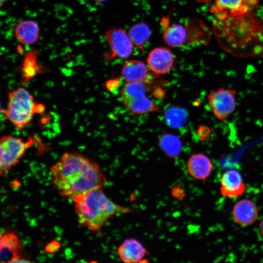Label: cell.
<instances>
[{
  "mask_svg": "<svg viewBox=\"0 0 263 263\" xmlns=\"http://www.w3.org/2000/svg\"><path fill=\"white\" fill-rule=\"evenodd\" d=\"M51 182L63 197L71 198L102 188L106 179L99 165L76 152H65L50 168Z\"/></svg>",
  "mask_w": 263,
  "mask_h": 263,
  "instance_id": "6da1fadb",
  "label": "cell"
},
{
  "mask_svg": "<svg viewBox=\"0 0 263 263\" xmlns=\"http://www.w3.org/2000/svg\"><path fill=\"white\" fill-rule=\"evenodd\" d=\"M72 200L78 223L93 232L99 230L113 216L131 210L130 207L118 205L109 199L102 188L93 189Z\"/></svg>",
  "mask_w": 263,
  "mask_h": 263,
  "instance_id": "7a4b0ae2",
  "label": "cell"
},
{
  "mask_svg": "<svg viewBox=\"0 0 263 263\" xmlns=\"http://www.w3.org/2000/svg\"><path fill=\"white\" fill-rule=\"evenodd\" d=\"M44 110V106L37 103L28 90L19 87L8 93L7 104L2 112L6 119L21 130L31 122L35 114Z\"/></svg>",
  "mask_w": 263,
  "mask_h": 263,
  "instance_id": "3957f363",
  "label": "cell"
},
{
  "mask_svg": "<svg viewBox=\"0 0 263 263\" xmlns=\"http://www.w3.org/2000/svg\"><path fill=\"white\" fill-rule=\"evenodd\" d=\"M32 144L13 135H4L0 141V174L6 175L16 166Z\"/></svg>",
  "mask_w": 263,
  "mask_h": 263,
  "instance_id": "277c9868",
  "label": "cell"
},
{
  "mask_svg": "<svg viewBox=\"0 0 263 263\" xmlns=\"http://www.w3.org/2000/svg\"><path fill=\"white\" fill-rule=\"evenodd\" d=\"M164 27L163 37L165 42L172 47H179L193 44H205L207 42V34L202 31L193 30L192 27L180 24H168V19L162 22Z\"/></svg>",
  "mask_w": 263,
  "mask_h": 263,
  "instance_id": "5b68a950",
  "label": "cell"
},
{
  "mask_svg": "<svg viewBox=\"0 0 263 263\" xmlns=\"http://www.w3.org/2000/svg\"><path fill=\"white\" fill-rule=\"evenodd\" d=\"M236 94L235 90L223 87L210 91L207 97L208 104L219 120L226 119L234 112Z\"/></svg>",
  "mask_w": 263,
  "mask_h": 263,
  "instance_id": "8992f818",
  "label": "cell"
},
{
  "mask_svg": "<svg viewBox=\"0 0 263 263\" xmlns=\"http://www.w3.org/2000/svg\"><path fill=\"white\" fill-rule=\"evenodd\" d=\"M257 0H215L211 11L217 19L222 20L227 18L244 16L250 10Z\"/></svg>",
  "mask_w": 263,
  "mask_h": 263,
  "instance_id": "52a82bcc",
  "label": "cell"
},
{
  "mask_svg": "<svg viewBox=\"0 0 263 263\" xmlns=\"http://www.w3.org/2000/svg\"><path fill=\"white\" fill-rule=\"evenodd\" d=\"M105 37L113 55L122 59L131 56L133 43L125 31L120 28L111 27L105 32Z\"/></svg>",
  "mask_w": 263,
  "mask_h": 263,
  "instance_id": "ba28073f",
  "label": "cell"
},
{
  "mask_svg": "<svg viewBox=\"0 0 263 263\" xmlns=\"http://www.w3.org/2000/svg\"><path fill=\"white\" fill-rule=\"evenodd\" d=\"M220 183V193L225 197H238L246 190L242 176L235 169H230L224 172L221 176Z\"/></svg>",
  "mask_w": 263,
  "mask_h": 263,
  "instance_id": "9c48e42d",
  "label": "cell"
},
{
  "mask_svg": "<svg viewBox=\"0 0 263 263\" xmlns=\"http://www.w3.org/2000/svg\"><path fill=\"white\" fill-rule=\"evenodd\" d=\"M147 61L153 73L156 75H164L171 69L174 57L169 49L160 47L150 52Z\"/></svg>",
  "mask_w": 263,
  "mask_h": 263,
  "instance_id": "30bf717a",
  "label": "cell"
},
{
  "mask_svg": "<svg viewBox=\"0 0 263 263\" xmlns=\"http://www.w3.org/2000/svg\"><path fill=\"white\" fill-rule=\"evenodd\" d=\"M117 253L124 263H139L148 254V251L137 239L128 238L119 245Z\"/></svg>",
  "mask_w": 263,
  "mask_h": 263,
  "instance_id": "8fae6325",
  "label": "cell"
},
{
  "mask_svg": "<svg viewBox=\"0 0 263 263\" xmlns=\"http://www.w3.org/2000/svg\"><path fill=\"white\" fill-rule=\"evenodd\" d=\"M213 167L211 160L202 153L192 154L187 163L188 174L194 179L203 181L209 176Z\"/></svg>",
  "mask_w": 263,
  "mask_h": 263,
  "instance_id": "7c38bea8",
  "label": "cell"
},
{
  "mask_svg": "<svg viewBox=\"0 0 263 263\" xmlns=\"http://www.w3.org/2000/svg\"><path fill=\"white\" fill-rule=\"evenodd\" d=\"M232 213L235 222L242 226L252 225L258 217L256 205L252 201L247 199L237 202L233 206Z\"/></svg>",
  "mask_w": 263,
  "mask_h": 263,
  "instance_id": "4fadbf2b",
  "label": "cell"
},
{
  "mask_svg": "<svg viewBox=\"0 0 263 263\" xmlns=\"http://www.w3.org/2000/svg\"><path fill=\"white\" fill-rule=\"evenodd\" d=\"M45 71L38 59V52L30 50L24 55L21 69V82L26 85L32 78Z\"/></svg>",
  "mask_w": 263,
  "mask_h": 263,
  "instance_id": "5bb4252c",
  "label": "cell"
},
{
  "mask_svg": "<svg viewBox=\"0 0 263 263\" xmlns=\"http://www.w3.org/2000/svg\"><path fill=\"white\" fill-rule=\"evenodd\" d=\"M14 32L20 43L25 45H32L38 39L39 28L36 21L26 19L20 21L16 25Z\"/></svg>",
  "mask_w": 263,
  "mask_h": 263,
  "instance_id": "9a60e30c",
  "label": "cell"
},
{
  "mask_svg": "<svg viewBox=\"0 0 263 263\" xmlns=\"http://www.w3.org/2000/svg\"><path fill=\"white\" fill-rule=\"evenodd\" d=\"M1 260L6 262L7 257L12 259L19 258V254L22 248L21 243L17 235L11 232H4L0 236Z\"/></svg>",
  "mask_w": 263,
  "mask_h": 263,
  "instance_id": "2e32d148",
  "label": "cell"
},
{
  "mask_svg": "<svg viewBox=\"0 0 263 263\" xmlns=\"http://www.w3.org/2000/svg\"><path fill=\"white\" fill-rule=\"evenodd\" d=\"M121 75L127 83L143 81L147 77L148 69L142 61L130 60L123 66Z\"/></svg>",
  "mask_w": 263,
  "mask_h": 263,
  "instance_id": "e0dca14e",
  "label": "cell"
},
{
  "mask_svg": "<svg viewBox=\"0 0 263 263\" xmlns=\"http://www.w3.org/2000/svg\"><path fill=\"white\" fill-rule=\"evenodd\" d=\"M125 107L135 114L160 112V108L146 95L133 98L123 102Z\"/></svg>",
  "mask_w": 263,
  "mask_h": 263,
  "instance_id": "ac0fdd59",
  "label": "cell"
},
{
  "mask_svg": "<svg viewBox=\"0 0 263 263\" xmlns=\"http://www.w3.org/2000/svg\"><path fill=\"white\" fill-rule=\"evenodd\" d=\"M150 81L127 83L122 87L121 97L122 102H125L134 98L146 95L152 86Z\"/></svg>",
  "mask_w": 263,
  "mask_h": 263,
  "instance_id": "d6986e66",
  "label": "cell"
},
{
  "mask_svg": "<svg viewBox=\"0 0 263 263\" xmlns=\"http://www.w3.org/2000/svg\"><path fill=\"white\" fill-rule=\"evenodd\" d=\"M128 35L133 44L143 50L150 38V30L146 24L138 23L131 26L129 30Z\"/></svg>",
  "mask_w": 263,
  "mask_h": 263,
  "instance_id": "ffe728a7",
  "label": "cell"
},
{
  "mask_svg": "<svg viewBox=\"0 0 263 263\" xmlns=\"http://www.w3.org/2000/svg\"><path fill=\"white\" fill-rule=\"evenodd\" d=\"M159 141L160 148L168 156L171 157L179 154L182 143L176 136L165 133L160 136Z\"/></svg>",
  "mask_w": 263,
  "mask_h": 263,
  "instance_id": "44dd1931",
  "label": "cell"
},
{
  "mask_svg": "<svg viewBox=\"0 0 263 263\" xmlns=\"http://www.w3.org/2000/svg\"><path fill=\"white\" fill-rule=\"evenodd\" d=\"M165 119L169 126L178 128L186 123L187 113L186 111L181 107H171L165 112Z\"/></svg>",
  "mask_w": 263,
  "mask_h": 263,
  "instance_id": "7402d4cb",
  "label": "cell"
},
{
  "mask_svg": "<svg viewBox=\"0 0 263 263\" xmlns=\"http://www.w3.org/2000/svg\"><path fill=\"white\" fill-rule=\"evenodd\" d=\"M61 247V243L54 240L49 242L45 247V251L47 253H54Z\"/></svg>",
  "mask_w": 263,
  "mask_h": 263,
  "instance_id": "603a6c76",
  "label": "cell"
},
{
  "mask_svg": "<svg viewBox=\"0 0 263 263\" xmlns=\"http://www.w3.org/2000/svg\"><path fill=\"white\" fill-rule=\"evenodd\" d=\"M119 84V81L118 79H111L106 81L105 87L109 91L112 92L118 87Z\"/></svg>",
  "mask_w": 263,
  "mask_h": 263,
  "instance_id": "cb8c5ba5",
  "label": "cell"
},
{
  "mask_svg": "<svg viewBox=\"0 0 263 263\" xmlns=\"http://www.w3.org/2000/svg\"><path fill=\"white\" fill-rule=\"evenodd\" d=\"M1 263H34L25 259H20L19 258L12 259L6 262Z\"/></svg>",
  "mask_w": 263,
  "mask_h": 263,
  "instance_id": "d4e9b609",
  "label": "cell"
},
{
  "mask_svg": "<svg viewBox=\"0 0 263 263\" xmlns=\"http://www.w3.org/2000/svg\"><path fill=\"white\" fill-rule=\"evenodd\" d=\"M259 231L261 235L263 237V219L261 221L259 224Z\"/></svg>",
  "mask_w": 263,
  "mask_h": 263,
  "instance_id": "484cf974",
  "label": "cell"
},
{
  "mask_svg": "<svg viewBox=\"0 0 263 263\" xmlns=\"http://www.w3.org/2000/svg\"><path fill=\"white\" fill-rule=\"evenodd\" d=\"M7 1V0H0V5L1 6L2 4L5 3Z\"/></svg>",
  "mask_w": 263,
  "mask_h": 263,
  "instance_id": "4316f807",
  "label": "cell"
},
{
  "mask_svg": "<svg viewBox=\"0 0 263 263\" xmlns=\"http://www.w3.org/2000/svg\"><path fill=\"white\" fill-rule=\"evenodd\" d=\"M95 1H104L105 0H94Z\"/></svg>",
  "mask_w": 263,
  "mask_h": 263,
  "instance_id": "83f0119b",
  "label": "cell"
},
{
  "mask_svg": "<svg viewBox=\"0 0 263 263\" xmlns=\"http://www.w3.org/2000/svg\"><path fill=\"white\" fill-rule=\"evenodd\" d=\"M90 263H96V262H94H94H91Z\"/></svg>",
  "mask_w": 263,
  "mask_h": 263,
  "instance_id": "f1b7e54d",
  "label": "cell"
}]
</instances>
